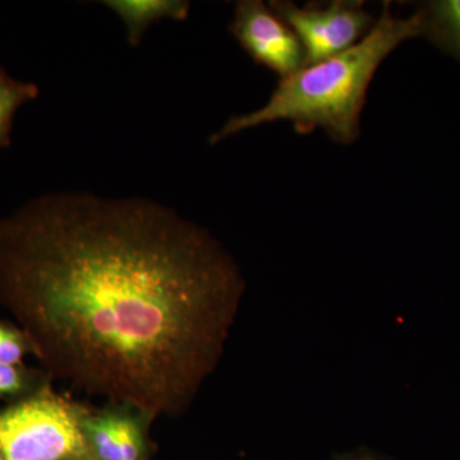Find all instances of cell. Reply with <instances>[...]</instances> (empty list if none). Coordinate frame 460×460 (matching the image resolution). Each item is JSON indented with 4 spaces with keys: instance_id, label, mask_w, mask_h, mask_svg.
I'll return each mask as SVG.
<instances>
[{
    "instance_id": "1",
    "label": "cell",
    "mask_w": 460,
    "mask_h": 460,
    "mask_svg": "<svg viewBox=\"0 0 460 460\" xmlns=\"http://www.w3.org/2000/svg\"><path fill=\"white\" fill-rule=\"evenodd\" d=\"M243 289L208 230L150 199L51 193L0 220V302L31 352L148 420L193 401Z\"/></svg>"
},
{
    "instance_id": "2",
    "label": "cell",
    "mask_w": 460,
    "mask_h": 460,
    "mask_svg": "<svg viewBox=\"0 0 460 460\" xmlns=\"http://www.w3.org/2000/svg\"><path fill=\"white\" fill-rule=\"evenodd\" d=\"M420 35L419 11L399 17L385 3L376 25L358 44L281 78L262 108L230 118L211 136L210 144L280 120L292 123L299 135L323 129L338 144H353L359 137L363 107L378 68L399 45Z\"/></svg>"
},
{
    "instance_id": "3",
    "label": "cell",
    "mask_w": 460,
    "mask_h": 460,
    "mask_svg": "<svg viewBox=\"0 0 460 460\" xmlns=\"http://www.w3.org/2000/svg\"><path fill=\"white\" fill-rule=\"evenodd\" d=\"M84 411L49 390L0 411V454L5 460L89 458Z\"/></svg>"
},
{
    "instance_id": "4",
    "label": "cell",
    "mask_w": 460,
    "mask_h": 460,
    "mask_svg": "<svg viewBox=\"0 0 460 460\" xmlns=\"http://www.w3.org/2000/svg\"><path fill=\"white\" fill-rule=\"evenodd\" d=\"M269 7L295 31L305 50V66L350 49L376 25L377 18L358 0L308 3L272 0Z\"/></svg>"
},
{
    "instance_id": "5",
    "label": "cell",
    "mask_w": 460,
    "mask_h": 460,
    "mask_svg": "<svg viewBox=\"0 0 460 460\" xmlns=\"http://www.w3.org/2000/svg\"><path fill=\"white\" fill-rule=\"evenodd\" d=\"M229 30L256 65L270 69L280 80L304 68L301 41L261 0L238 2Z\"/></svg>"
},
{
    "instance_id": "6",
    "label": "cell",
    "mask_w": 460,
    "mask_h": 460,
    "mask_svg": "<svg viewBox=\"0 0 460 460\" xmlns=\"http://www.w3.org/2000/svg\"><path fill=\"white\" fill-rule=\"evenodd\" d=\"M83 431L91 460H142L144 435L138 420L122 411L84 414Z\"/></svg>"
},
{
    "instance_id": "7",
    "label": "cell",
    "mask_w": 460,
    "mask_h": 460,
    "mask_svg": "<svg viewBox=\"0 0 460 460\" xmlns=\"http://www.w3.org/2000/svg\"><path fill=\"white\" fill-rule=\"evenodd\" d=\"M104 4L119 16L131 47H138L148 27L159 21H183L189 17L190 2L184 0H107Z\"/></svg>"
},
{
    "instance_id": "8",
    "label": "cell",
    "mask_w": 460,
    "mask_h": 460,
    "mask_svg": "<svg viewBox=\"0 0 460 460\" xmlns=\"http://www.w3.org/2000/svg\"><path fill=\"white\" fill-rule=\"evenodd\" d=\"M422 35L460 63V0H431L420 5Z\"/></svg>"
},
{
    "instance_id": "9",
    "label": "cell",
    "mask_w": 460,
    "mask_h": 460,
    "mask_svg": "<svg viewBox=\"0 0 460 460\" xmlns=\"http://www.w3.org/2000/svg\"><path fill=\"white\" fill-rule=\"evenodd\" d=\"M38 93L36 84L13 80L0 72V147L11 144L12 122L18 109Z\"/></svg>"
},
{
    "instance_id": "10",
    "label": "cell",
    "mask_w": 460,
    "mask_h": 460,
    "mask_svg": "<svg viewBox=\"0 0 460 460\" xmlns=\"http://www.w3.org/2000/svg\"><path fill=\"white\" fill-rule=\"evenodd\" d=\"M27 352L31 347L22 330L0 323V363L21 366Z\"/></svg>"
},
{
    "instance_id": "11",
    "label": "cell",
    "mask_w": 460,
    "mask_h": 460,
    "mask_svg": "<svg viewBox=\"0 0 460 460\" xmlns=\"http://www.w3.org/2000/svg\"><path fill=\"white\" fill-rule=\"evenodd\" d=\"M29 385V376L18 366L0 363V398L22 394Z\"/></svg>"
},
{
    "instance_id": "12",
    "label": "cell",
    "mask_w": 460,
    "mask_h": 460,
    "mask_svg": "<svg viewBox=\"0 0 460 460\" xmlns=\"http://www.w3.org/2000/svg\"><path fill=\"white\" fill-rule=\"evenodd\" d=\"M332 460H389L385 456H381L380 454L374 452V450L366 449V447H359V449L350 450L338 454Z\"/></svg>"
},
{
    "instance_id": "13",
    "label": "cell",
    "mask_w": 460,
    "mask_h": 460,
    "mask_svg": "<svg viewBox=\"0 0 460 460\" xmlns=\"http://www.w3.org/2000/svg\"><path fill=\"white\" fill-rule=\"evenodd\" d=\"M68 460H91L89 458H77V459H68Z\"/></svg>"
},
{
    "instance_id": "14",
    "label": "cell",
    "mask_w": 460,
    "mask_h": 460,
    "mask_svg": "<svg viewBox=\"0 0 460 460\" xmlns=\"http://www.w3.org/2000/svg\"><path fill=\"white\" fill-rule=\"evenodd\" d=\"M0 460H5L4 458H3L2 454H0Z\"/></svg>"
},
{
    "instance_id": "15",
    "label": "cell",
    "mask_w": 460,
    "mask_h": 460,
    "mask_svg": "<svg viewBox=\"0 0 460 460\" xmlns=\"http://www.w3.org/2000/svg\"><path fill=\"white\" fill-rule=\"evenodd\" d=\"M0 72H2V71H0Z\"/></svg>"
}]
</instances>
